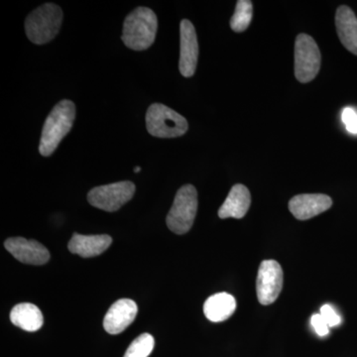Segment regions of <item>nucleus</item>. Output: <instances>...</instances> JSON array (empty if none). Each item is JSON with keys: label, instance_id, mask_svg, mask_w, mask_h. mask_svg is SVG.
Listing matches in <instances>:
<instances>
[{"label": "nucleus", "instance_id": "nucleus-1", "mask_svg": "<svg viewBox=\"0 0 357 357\" xmlns=\"http://www.w3.org/2000/svg\"><path fill=\"white\" fill-rule=\"evenodd\" d=\"M76 119V105L69 100H63L55 105L45 121L39 152L48 157L55 152L59 144L70 132Z\"/></svg>", "mask_w": 357, "mask_h": 357}, {"label": "nucleus", "instance_id": "nucleus-2", "mask_svg": "<svg viewBox=\"0 0 357 357\" xmlns=\"http://www.w3.org/2000/svg\"><path fill=\"white\" fill-rule=\"evenodd\" d=\"M157 28L158 20L153 10L137 7L124 20L122 41L131 50H147L154 43Z\"/></svg>", "mask_w": 357, "mask_h": 357}, {"label": "nucleus", "instance_id": "nucleus-3", "mask_svg": "<svg viewBox=\"0 0 357 357\" xmlns=\"http://www.w3.org/2000/svg\"><path fill=\"white\" fill-rule=\"evenodd\" d=\"M62 22L63 11L60 6L45 3L26 18V35L34 44H47L57 36Z\"/></svg>", "mask_w": 357, "mask_h": 357}, {"label": "nucleus", "instance_id": "nucleus-4", "mask_svg": "<svg viewBox=\"0 0 357 357\" xmlns=\"http://www.w3.org/2000/svg\"><path fill=\"white\" fill-rule=\"evenodd\" d=\"M198 211V192L192 185H185L176 194L166 222L174 234L182 236L192 229Z\"/></svg>", "mask_w": 357, "mask_h": 357}, {"label": "nucleus", "instance_id": "nucleus-5", "mask_svg": "<svg viewBox=\"0 0 357 357\" xmlns=\"http://www.w3.org/2000/svg\"><path fill=\"white\" fill-rule=\"evenodd\" d=\"M146 128L154 137L175 138L184 135L189 124L175 110L162 103H153L146 112Z\"/></svg>", "mask_w": 357, "mask_h": 357}, {"label": "nucleus", "instance_id": "nucleus-6", "mask_svg": "<svg viewBox=\"0 0 357 357\" xmlns=\"http://www.w3.org/2000/svg\"><path fill=\"white\" fill-rule=\"evenodd\" d=\"M321 68V52L310 35L299 34L295 43V76L300 83L312 81Z\"/></svg>", "mask_w": 357, "mask_h": 357}, {"label": "nucleus", "instance_id": "nucleus-7", "mask_svg": "<svg viewBox=\"0 0 357 357\" xmlns=\"http://www.w3.org/2000/svg\"><path fill=\"white\" fill-rule=\"evenodd\" d=\"M134 192L135 185L129 181H123L93 188L89 192L88 201L95 208L112 213L128 203L133 198Z\"/></svg>", "mask_w": 357, "mask_h": 357}, {"label": "nucleus", "instance_id": "nucleus-8", "mask_svg": "<svg viewBox=\"0 0 357 357\" xmlns=\"http://www.w3.org/2000/svg\"><path fill=\"white\" fill-rule=\"evenodd\" d=\"M283 270L275 260H264L258 269L256 292L263 306L273 304L283 288Z\"/></svg>", "mask_w": 357, "mask_h": 357}, {"label": "nucleus", "instance_id": "nucleus-9", "mask_svg": "<svg viewBox=\"0 0 357 357\" xmlns=\"http://www.w3.org/2000/svg\"><path fill=\"white\" fill-rule=\"evenodd\" d=\"M180 39L178 69L183 77H191L196 73L199 59L198 37L191 21L184 20L181 22Z\"/></svg>", "mask_w": 357, "mask_h": 357}, {"label": "nucleus", "instance_id": "nucleus-10", "mask_svg": "<svg viewBox=\"0 0 357 357\" xmlns=\"http://www.w3.org/2000/svg\"><path fill=\"white\" fill-rule=\"evenodd\" d=\"M6 250L18 261L30 265H44L50 259L48 249L32 239L11 237L4 243Z\"/></svg>", "mask_w": 357, "mask_h": 357}, {"label": "nucleus", "instance_id": "nucleus-11", "mask_svg": "<svg viewBox=\"0 0 357 357\" xmlns=\"http://www.w3.org/2000/svg\"><path fill=\"white\" fill-rule=\"evenodd\" d=\"M332 206L333 199L324 194L297 195L289 202V210L299 220L317 217Z\"/></svg>", "mask_w": 357, "mask_h": 357}, {"label": "nucleus", "instance_id": "nucleus-12", "mask_svg": "<svg viewBox=\"0 0 357 357\" xmlns=\"http://www.w3.org/2000/svg\"><path fill=\"white\" fill-rule=\"evenodd\" d=\"M138 307L136 303L130 299L116 301L103 319V328L110 335H119L131 324L137 316Z\"/></svg>", "mask_w": 357, "mask_h": 357}, {"label": "nucleus", "instance_id": "nucleus-13", "mask_svg": "<svg viewBox=\"0 0 357 357\" xmlns=\"http://www.w3.org/2000/svg\"><path fill=\"white\" fill-rule=\"evenodd\" d=\"M251 204V195L244 185L236 184L230 190L229 196L218 210V217L243 218L248 213Z\"/></svg>", "mask_w": 357, "mask_h": 357}, {"label": "nucleus", "instance_id": "nucleus-14", "mask_svg": "<svg viewBox=\"0 0 357 357\" xmlns=\"http://www.w3.org/2000/svg\"><path fill=\"white\" fill-rule=\"evenodd\" d=\"M112 243V238L107 234L83 236V234H74L68 248L73 255L89 258L102 255L109 248Z\"/></svg>", "mask_w": 357, "mask_h": 357}, {"label": "nucleus", "instance_id": "nucleus-15", "mask_svg": "<svg viewBox=\"0 0 357 357\" xmlns=\"http://www.w3.org/2000/svg\"><path fill=\"white\" fill-rule=\"evenodd\" d=\"M338 38L352 54L357 56V18L349 6L338 7L335 14Z\"/></svg>", "mask_w": 357, "mask_h": 357}, {"label": "nucleus", "instance_id": "nucleus-16", "mask_svg": "<svg viewBox=\"0 0 357 357\" xmlns=\"http://www.w3.org/2000/svg\"><path fill=\"white\" fill-rule=\"evenodd\" d=\"M236 310V300L227 293H218L206 299L204 305V316L213 323L227 321Z\"/></svg>", "mask_w": 357, "mask_h": 357}, {"label": "nucleus", "instance_id": "nucleus-17", "mask_svg": "<svg viewBox=\"0 0 357 357\" xmlns=\"http://www.w3.org/2000/svg\"><path fill=\"white\" fill-rule=\"evenodd\" d=\"M10 321L26 332H36L44 324L43 314L38 307L30 303L16 305L10 312Z\"/></svg>", "mask_w": 357, "mask_h": 357}, {"label": "nucleus", "instance_id": "nucleus-18", "mask_svg": "<svg viewBox=\"0 0 357 357\" xmlns=\"http://www.w3.org/2000/svg\"><path fill=\"white\" fill-rule=\"evenodd\" d=\"M252 2L249 0H238L236 11L230 20V27L234 32H243L250 25L252 20Z\"/></svg>", "mask_w": 357, "mask_h": 357}, {"label": "nucleus", "instance_id": "nucleus-19", "mask_svg": "<svg viewBox=\"0 0 357 357\" xmlns=\"http://www.w3.org/2000/svg\"><path fill=\"white\" fill-rule=\"evenodd\" d=\"M154 337L149 333H142L129 345L123 357H148L153 351Z\"/></svg>", "mask_w": 357, "mask_h": 357}, {"label": "nucleus", "instance_id": "nucleus-20", "mask_svg": "<svg viewBox=\"0 0 357 357\" xmlns=\"http://www.w3.org/2000/svg\"><path fill=\"white\" fill-rule=\"evenodd\" d=\"M342 122L349 132L357 134V112L351 107H345L342 114Z\"/></svg>", "mask_w": 357, "mask_h": 357}, {"label": "nucleus", "instance_id": "nucleus-21", "mask_svg": "<svg viewBox=\"0 0 357 357\" xmlns=\"http://www.w3.org/2000/svg\"><path fill=\"white\" fill-rule=\"evenodd\" d=\"M321 314L330 328L340 325V321H342V319L331 305H325V306L321 307Z\"/></svg>", "mask_w": 357, "mask_h": 357}, {"label": "nucleus", "instance_id": "nucleus-22", "mask_svg": "<svg viewBox=\"0 0 357 357\" xmlns=\"http://www.w3.org/2000/svg\"><path fill=\"white\" fill-rule=\"evenodd\" d=\"M311 324L314 328V332L318 333L319 337H326L330 333V326L326 323L321 314H314L312 317Z\"/></svg>", "mask_w": 357, "mask_h": 357}, {"label": "nucleus", "instance_id": "nucleus-23", "mask_svg": "<svg viewBox=\"0 0 357 357\" xmlns=\"http://www.w3.org/2000/svg\"><path fill=\"white\" fill-rule=\"evenodd\" d=\"M141 171L140 167H135V169H134V172L135 173H139Z\"/></svg>", "mask_w": 357, "mask_h": 357}]
</instances>
